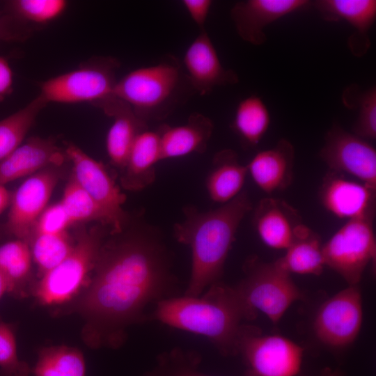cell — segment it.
<instances>
[{
	"instance_id": "cell-11",
	"label": "cell",
	"mask_w": 376,
	"mask_h": 376,
	"mask_svg": "<svg viewBox=\"0 0 376 376\" xmlns=\"http://www.w3.org/2000/svg\"><path fill=\"white\" fill-rule=\"evenodd\" d=\"M320 156L332 172L350 174L376 191V150L367 140L335 123L325 135Z\"/></svg>"
},
{
	"instance_id": "cell-14",
	"label": "cell",
	"mask_w": 376,
	"mask_h": 376,
	"mask_svg": "<svg viewBox=\"0 0 376 376\" xmlns=\"http://www.w3.org/2000/svg\"><path fill=\"white\" fill-rule=\"evenodd\" d=\"M182 63L191 88L200 95L210 94L216 87L233 85L239 81L237 74L221 64L205 29L201 30L189 45Z\"/></svg>"
},
{
	"instance_id": "cell-22",
	"label": "cell",
	"mask_w": 376,
	"mask_h": 376,
	"mask_svg": "<svg viewBox=\"0 0 376 376\" xmlns=\"http://www.w3.org/2000/svg\"><path fill=\"white\" fill-rule=\"evenodd\" d=\"M102 109L113 119L106 137L107 155L111 163L122 171L136 136L148 129V124L140 120L128 104L117 97Z\"/></svg>"
},
{
	"instance_id": "cell-34",
	"label": "cell",
	"mask_w": 376,
	"mask_h": 376,
	"mask_svg": "<svg viewBox=\"0 0 376 376\" xmlns=\"http://www.w3.org/2000/svg\"><path fill=\"white\" fill-rule=\"evenodd\" d=\"M8 4L17 18L40 25L56 19L68 7L65 0H14Z\"/></svg>"
},
{
	"instance_id": "cell-25",
	"label": "cell",
	"mask_w": 376,
	"mask_h": 376,
	"mask_svg": "<svg viewBox=\"0 0 376 376\" xmlns=\"http://www.w3.org/2000/svg\"><path fill=\"white\" fill-rule=\"evenodd\" d=\"M285 255L274 262L288 272L319 275L325 266L320 237L311 228L301 224Z\"/></svg>"
},
{
	"instance_id": "cell-23",
	"label": "cell",
	"mask_w": 376,
	"mask_h": 376,
	"mask_svg": "<svg viewBox=\"0 0 376 376\" xmlns=\"http://www.w3.org/2000/svg\"><path fill=\"white\" fill-rule=\"evenodd\" d=\"M162 160L160 137L157 130L146 129L136 136L127 163L121 171V184L131 191H140L155 180V166Z\"/></svg>"
},
{
	"instance_id": "cell-31",
	"label": "cell",
	"mask_w": 376,
	"mask_h": 376,
	"mask_svg": "<svg viewBox=\"0 0 376 376\" xmlns=\"http://www.w3.org/2000/svg\"><path fill=\"white\" fill-rule=\"evenodd\" d=\"M201 361L198 352L175 347L159 354L154 367L143 376H212L199 370Z\"/></svg>"
},
{
	"instance_id": "cell-18",
	"label": "cell",
	"mask_w": 376,
	"mask_h": 376,
	"mask_svg": "<svg viewBox=\"0 0 376 376\" xmlns=\"http://www.w3.org/2000/svg\"><path fill=\"white\" fill-rule=\"evenodd\" d=\"M253 221L263 242L274 249L286 250L303 224L297 210L285 201L270 197L258 203Z\"/></svg>"
},
{
	"instance_id": "cell-19",
	"label": "cell",
	"mask_w": 376,
	"mask_h": 376,
	"mask_svg": "<svg viewBox=\"0 0 376 376\" xmlns=\"http://www.w3.org/2000/svg\"><path fill=\"white\" fill-rule=\"evenodd\" d=\"M66 159L65 151L53 140L29 139L0 161V185H4L48 167L58 166Z\"/></svg>"
},
{
	"instance_id": "cell-20",
	"label": "cell",
	"mask_w": 376,
	"mask_h": 376,
	"mask_svg": "<svg viewBox=\"0 0 376 376\" xmlns=\"http://www.w3.org/2000/svg\"><path fill=\"white\" fill-rule=\"evenodd\" d=\"M295 149L285 139L257 152L247 166L256 185L264 192L271 194L288 188L293 180Z\"/></svg>"
},
{
	"instance_id": "cell-41",
	"label": "cell",
	"mask_w": 376,
	"mask_h": 376,
	"mask_svg": "<svg viewBox=\"0 0 376 376\" xmlns=\"http://www.w3.org/2000/svg\"><path fill=\"white\" fill-rule=\"evenodd\" d=\"M324 376H341V375L338 372H333V373H328Z\"/></svg>"
},
{
	"instance_id": "cell-8",
	"label": "cell",
	"mask_w": 376,
	"mask_h": 376,
	"mask_svg": "<svg viewBox=\"0 0 376 376\" xmlns=\"http://www.w3.org/2000/svg\"><path fill=\"white\" fill-rule=\"evenodd\" d=\"M374 216L353 219L322 245L324 265L338 273L349 284L357 285L370 263L375 261Z\"/></svg>"
},
{
	"instance_id": "cell-36",
	"label": "cell",
	"mask_w": 376,
	"mask_h": 376,
	"mask_svg": "<svg viewBox=\"0 0 376 376\" xmlns=\"http://www.w3.org/2000/svg\"><path fill=\"white\" fill-rule=\"evenodd\" d=\"M71 224L65 209L59 202L46 207L38 218L33 234L64 233Z\"/></svg>"
},
{
	"instance_id": "cell-32",
	"label": "cell",
	"mask_w": 376,
	"mask_h": 376,
	"mask_svg": "<svg viewBox=\"0 0 376 376\" xmlns=\"http://www.w3.org/2000/svg\"><path fill=\"white\" fill-rule=\"evenodd\" d=\"M71 224L96 221L104 226V216L95 201L72 176L67 183L61 201Z\"/></svg>"
},
{
	"instance_id": "cell-6",
	"label": "cell",
	"mask_w": 376,
	"mask_h": 376,
	"mask_svg": "<svg viewBox=\"0 0 376 376\" xmlns=\"http://www.w3.org/2000/svg\"><path fill=\"white\" fill-rule=\"evenodd\" d=\"M104 235L100 228L79 233L70 254L42 274L35 292L40 304H62L78 292L95 267Z\"/></svg>"
},
{
	"instance_id": "cell-5",
	"label": "cell",
	"mask_w": 376,
	"mask_h": 376,
	"mask_svg": "<svg viewBox=\"0 0 376 376\" xmlns=\"http://www.w3.org/2000/svg\"><path fill=\"white\" fill-rule=\"evenodd\" d=\"M118 67L119 63L111 57L93 59L42 82L38 95L47 104L89 102L102 109L116 97L114 91Z\"/></svg>"
},
{
	"instance_id": "cell-15",
	"label": "cell",
	"mask_w": 376,
	"mask_h": 376,
	"mask_svg": "<svg viewBox=\"0 0 376 376\" xmlns=\"http://www.w3.org/2000/svg\"><path fill=\"white\" fill-rule=\"evenodd\" d=\"M308 0H244L230 10V17L238 36L253 45L267 41L265 28L291 13L307 9Z\"/></svg>"
},
{
	"instance_id": "cell-2",
	"label": "cell",
	"mask_w": 376,
	"mask_h": 376,
	"mask_svg": "<svg viewBox=\"0 0 376 376\" xmlns=\"http://www.w3.org/2000/svg\"><path fill=\"white\" fill-rule=\"evenodd\" d=\"M257 312L244 301L235 287L220 281L210 285L198 297L176 296L159 301L149 315L175 329L206 337L224 356L238 353L246 324Z\"/></svg>"
},
{
	"instance_id": "cell-21",
	"label": "cell",
	"mask_w": 376,
	"mask_h": 376,
	"mask_svg": "<svg viewBox=\"0 0 376 376\" xmlns=\"http://www.w3.org/2000/svg\"><path fill=\"white\" fill-rule=\"evenodd\" d=\"M213 129L212 120L200 113H191L183 125H161L157 131L162 160L204 152Z\"/></svg>"
},
{
	"instance_id": "cell-42",
	"label": "cell",
	"mask_w": 376,
	"mask_h": 376,
	"mask_svg": "<svg viewBox=\"0 0 376 376\" xmlns=\"http://www.w3.org/2000/svg\"><path fill=\"white\" fill-rule=\"evenodd\" d=\"M1 36V25H0V37Z\"/></svg>"
},
{
	"instance_id": "cell-30",
	"label": "cell",
	"mask_w": 376,
	"mask_h": 376,
	"mask_svg": "<svg viewBox=\"0 0 376 376\" xmlns=\"http://www.w3.org/2000/svg\"><path fill=\"white\" fill-rule=\"evenodd\" d=\"M73 246L66 232L34 233L30 249L33 259L43 274L62 262L72 251Z\"/></svg>"
},
{
	"instance_id": "cell-7",
	"label": "cell",
	"mask_w": 376,
	"mask_h": 376,
	"mask_svg": "<svg viewBox=\"0 0 376 376\" xmlns=\"http://www.w3.org/2000/svg\"><path fill=\"white\" fill-rule=\"evenodd\" d=\"M244 278L236 286L246 303L277 323L291 304L302 294L290 274L274 263L250 258L244 265Z\"/></svg>"
},
{
	"instance_id": "cell-35",
	"label": "cell",
	"mask_w": 376,
	"mask_h": 376,
	"mask_svg": "<svg viewBox=\"0 0 376 376\" xmlns=\"http://www.w3.org/2000/svg\"><path fill=\"white\" fill-rule=\"evenodd\" d=\"M29 366L18 358L13 327L0 321V376H29Z\"/></svg>"
},
{
	"instance_id": "cell-33",
	"label": "cell",
	"mask_w": 376,
	"mask_h": 376,
	"mask_svg": "<svg viewBox=\"0 0 376 376\" xmlns=\"http://www.w3.org/2000/svg\"><path fill=\"white\" fill-rule=\"evenodd\" d=\"M346 105L356 103L358 116L354 125V134L365 140L376 138V88L373 86L362 93H354L350 87L343 96Z\"/></svg>"
},
{
	"instance_id": "cell-24",
	"label": "cell",
	"mask_w": 376,
	"mask_h": 376,
	"mask_svg": "<svg viewBox=\"0 0 376 376\" xmlns=\"http://www.w3.org/2000/svg\"><path fill=\"white\" fill-rule=\"evenodd\" d=\"M247 173V166L240 163L233 150L217 152L205 182L210 198L221 205L233 200L242 192Z\"/></svg>"
},
{
	"instance_id": "cell-10",
	"label": "cell",
	"mask_w": 376,
	"mask_h": 376,
	"mask_svg": "<svg viewBox=\"0 0 376 376\" xmlns=\"http://www.w3.org/2000/svg\"><path fill=\"white\" fill-rule=\"evenodd\" d=\"M72 165V176L100 207L111 235L123 231L126 214L123 210L126 197L104 164L81 148L68 143L65 150Z\"/></svg>"
},
{
	"instance_id": "cell-39",
	"label": "cell",
	"mask_w": 376,
	"mask_h": 376,
	"mask_svg": "<svg viewBox=\"0 0 376 376\" xmlns=\"http://www.w3.org/2000/svg\"><path fill=\"white\" fill-rule=\"evenodd\" d=\"M12 194L5 187L0 185V215L10 206Z\"/></svg>"
},
{
	"instance_id": "cell-38",
	"label": "cell",
	"mask_w": 376,
	"mask_h": 376,
	"mask_svg": "<svg viewBox=\"0 0 376 376\" xmlns=\"http://www.w3.org/2000/svg\"><path fill=\"white\" fill-rule=\"evenodd\" d=\"M13 73L8 61L0 56V102L13 91Z\"/></svg>"
},
{
	"instance_id": "cell-27",
	"label": "cell",
	"mask_w": 376,
	"mask_h": 376,
	"mask_svg": "<svg viewBox=\"0 0 376 376\" xmlns=\"http://www.w3.org/2000/svg\"><path fill=\"white\" fill-rule=\"evenodd\" d=\"M47 104L38 95L24 107L0 120V161L22 143L38 113Z\"/></svg>"
},
{
	"instance_id": "cell-1",
	"label": "cell",
	"mask_w": 376,
	"mask_h": 376,
	"mask_svg": "<svg viewBox=\"0 0 376 376\" xmlns=\"http://www.w3.org/2000/svg\"><path fill=\"white\" fill-rule=\"evenodd\" d=\"M94 269L77 304L92 347H119L129 326L149 321L148 306L179 295L166 247L148 228L102 245Z\"/></svg>"
},
{
	"instance_id": "cell-40",
	"label": "cell",
	"mask_w": 376,
	"mask_h": 376,
	"mask_svg": "<svg viewBox=\"0 0 376 376\" xmlns=\"http://www.w3.org/2000/svg\"><path fill=\"white\" fill-rule=\"evenodd\" d=\"M10 288L9 282L5 274L0 269V299L5 293H10Z\"/></svg>"
},
{
	"instance_id": "cell-37",
	"label": "cell",
	"mask_w": 376,
	"mask_h": 376,
	"mask_svg": "<svg viewBox=\"0 0 376 376\" xmlns=\"http://www.w3.org/2000/svg\"><path fill=\"white\" fill-rule=\"evenodd\" d=\"M182 4L200 29H205V24L212 5V1L183 0Z\"/></svg>"
},
{
	"instance_id": "cell-12",
	"label": "cell",
	"mask_w": 376,
	"mask_h": 376,
	"mask_svg": "<svg viewBox=\"0 0 376 376\" xmlns=\"http://www.w3.org/2000/svg\"><path fill=\"white\" fill-rule=\"evenodd\" d=\"M362 320L360 290L357 285H349L320 306L314 329L323 343L333 347H343L356 339Z\"/></svg>"
},
{
	"instance_id": "cell-26",
	"label": "cell",
	"mask_w": 376,
	"mask_h": 376,
	"mask_svg": "<svg viewBox=\"0 0 376 376\" xmlns=\"http://www.w3.org/2000/svg\"><path fill=\"white\" fill-rule=\"evenodd\" d=\"M270 121V113L264 101L257 95H250L238 103L231 126L243 145L253 148L267 132Z\"/></svg>"
},
{
	"instance_id": "cell-9",
	"label": "cell",
	"mask_w": 376,
	"mask_h": 376,
	"mask_svg": "<svg viewBox=\"0 0 376 376\" xmlns=\"http://www.w3.org/2000/svg\"><path fill=\"white\" fill-rule=\"evenodd\" d=\"M238 353L247 366L245 376H295L301 368L303 349L285 337L261 336L256 327L246 325Z\"/></svg>"
},
{
	"instance_id": "cell-16",
	"label": "cell",
	"mask_w": 376,
	"mask_h": 376,
	"mask_svg": "<svg viewBox=\"0 0 376 376\" xmlns=\"http://www.w3.org/2000/svg\"><path fill=\"white\" fill-rule=\"evenodd\" d=\"M323 206L334 216L347 220L375 216V191L331 172L320 189Z\"/></svg>"
},
{
	"instance_id": "cell-28",
	"label": "cell",
	"mask_w": 376,
	"mask_h": 376,
	"mask_svg": "<svg viewBox=\"0 0 376 376\" xmlns=\"http://www.w3.org/2000/svg\"><path fill=\"white\" fill-rule=\"evenodd\" d=\"M33 373L35 376H86L84 358L75 347H45L39 352Z\"/></svg>"
},
{
	"instance_id": "cell-29",
	"label": "cell",
	"mask_w": 376,
	"mask_h": 376,
	"mask_svg": "<svg viewBox=\"0 0 376 376\" xmlns=\"http://www.w3.org/2000/svg\"><path fill=\"white\" fill-rule=\"evenodd\" d=\"M32 255L29 243L19 239L0 246V269L10 284V293L21 296L29 279Z\"/></svg>"
},
{
	"instance_id": "cell-3",
	"label": "cell",
	"mask_w": 376,
	"mask_h": 376,
	"mask_svg": "<svg viewBox=\"0 0 376 376\" xmlns=\"http://www.w3.org/2000/svg\"><path fill=\"white\" fill-rule=\"evenodd\" d=\"M251 209L246 191L207 212L192 206L184 208L185 220L173 226L176 240L189 246L191 251V276L184 295L198 297L219 281L237 230Z\"/></svg>"
},
{
	"instance_id": "cell-17",
	"label": "cell",
	"mask_w": 376,
	"mask_h": 376,
	"mask_svg": "<svg viewBox=\"0 0 376 376\" xmlns=\"http://www.w3.org/2000/svg\"><path fill=\"white\" fill-rule=\"evenodd\" d=\"M311 5L328 22L344 21L354 29L348 45L352 54L361 56L370 45L368 32L376 19L375 0H317Z\"/></svg>"
},
{
	"instance_id": "cell-13",
	"label": "cell",
	"mask_w": 376,
	"mask_h": 376,
	"mask_svg": "<svg viewBox=\"0 0 376 376\" xmlns=\"http://www.w3.org/2000/svg\"><path fill=\"white\" fill-rule=\"evenodd\" d=\"M58 178L55 166L48 167L33 174L18 187L12 194L5 224L6 232L16 239L29 242Z\"/></svg>"
},
{
	"instance_id": "cell-4",
	"label": "cell",
	"mask_w": 376,
	"mask_h": 376,
	"mask_svg": "<svg viewBox=\"0 0 376 376\" xmlns=\"http://www.w3.org/2000/svg\"><path fill=\"white\" fill-rule=\"evenodd\" d=\"M114 93L148 124L166 118L195 92L179 60L168 55L126 74L117 81Z\"/></svg>"
}]
</instances>
